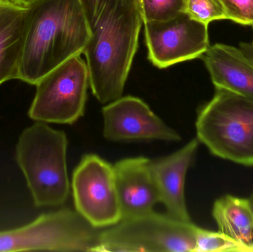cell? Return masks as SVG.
<instances>
[{
    "label": "cell",
    "instance_id": "7a4b0ae2",
    "mask_svg": "<svg viewBox=\"0 0 253 252\" xmlns=\"http://www.w3.org/2000/svg\"><path fill=\"white\" fill-rule=\"evenodd\" d=\"M90 31L80 0H40L29 8L17 79L36 85L84 52Z\"/></svg>",
    "mask_w": 253,
    "mask_h": 252
},
{
    "label": "cell",
    "instance_id": "ffe728a7",
    "mask_svg": "<svg viewBox=\"0 0 253 252\" xmlns=\"http://www.w3.org/2000/svg\"><path fill=\"white\" fill-rule=\"evenodd\" d=\"M7 1L13 3L15 5L19 6V7L29 9L40 0H7Z\"/></svg>",
    "mask_w": 253,
    "mask_h": 252
},
{
    "label": "cell",
    "instance_id": "ac0fdd59",
    "mask_svg": "<svg viewBox=\"0 0 253 252\" xmlns=\"http://www.w3.org/2000/svg\"><path fill=\"white\" fill-rule=\"evenodd\" d=\"M184 12L192 19L207 25L213 21L227 19L221 0H187Z\"/></svg>",
    "mask_w": 253,
    "mask_h": 252
},
{
    "label": "cell",
    "instance_id": "8fae6325",
    "mask_svg": "<svg viewBox=\"0 0 253 252\" xmlns=\"http://www.w3.org/2000/svg\"><path fill=\"white\" fill-rule=\"evenodd\" d=\"M114 169L122 220L153 211L160 197L150 160L126 158L117 162Z\"/></svg>",
    "mask_w": 253,
    "mask_h": 252
},
{
    "label": "cell",
    "instance_id": "44dd1931",
    "mask_svg": "<svg viewBox=\"0 0 253 252\" xmlns=\"http://www.w3.org/2000/svg\"><path fill=\"white\" fill-rule=\"evenodd\" d=\"M239 48L253 62V44L252 43L242 42Z\"/></svg>",
    "mask_w": 253,
    "mask_h": 252
},
{
    "label": "cell",
    "instance_id": "6da1fadb",
    "mask_svg": "<svg viewBox=\"0 0 253 252\" xmlns=\"http://www.w3.org/2000/svg\"><path fill=\"white\" fill-rule=\"evenodd\" d=\"M90 31L84 53L100 103L122 97L143 23L138 0H80Z\"/></svg>",
    "mask_w": 253,
    "mask_h": 252
},
{
    "label": "cell",
    "instance_id": "cb8c5ba5",
    "mask_svg": "<svg viewBox=\"0 0 253 252\" xmlns=\"http://www.w3.org/2000/svg\"></svg>",
    "mask_w": 253,
    "mask_h": 252
},
{
    "label": "cell",
    "instance_id": "30bf717a",
    "mask_svg": "<svg viewBox=\"0 0 253 252\" xmlns=\"http://www.w3.org/2000/svg\"><path fill=\"white\" fill-rule=\"evenodd\" d=\"M102 115L104 137L112 142L181 140L178 133L138 98L126 96L110 102L102 109Z\"/></svg>",
    "mask_w": 253,
    "mask_h": 252
},
{
    "label": "cell",
    "instance_id": "4fadbf2b",
    "mask_svg": "<svg viewBox=\"0 0 253 252\" xmlns=\"http://www.w3.org/2000/svg\"><path fill=\"white\" fill-rule=\"evenodd\" d=\"M202 58L216 90L253 99V62L240 48L215 44Z\"/></svg>",
    "mask_w": 253,
    "mask_h": 252
},
{
    "label": "cell",
    "instance_id": "7c38bea8",
    "mask_svg": "<svg viewBox=\"0 0 253 252\" xmlns=\"http://www.w3.org/2000/svg\"><path fill=\"white\" fill-rule=\"evenodd\" d=\"M194 139L176 152L165 158L150 161L152 173L159 191L160 202L168 215L184 222H191L186 205V175L199 148Z\"/></svg>",
    "mask_w": 253,
    "mask_h": 252
},
{
    "label": "cell",
    "instance_id": "5bb4252c",
    "mask_svg": "<svg viewBox=\"0 0 253 252\" xmlns=\"http://www.w3.org/2000/svg\"><path fill=\"white\" fill-rule=\"evenodd\" d=\"M29 9L0 0V85L18 78Z\"/></svg>",
    "mask_w": 253,
    "mask_h": 252
},
{
    "label": "cell",
    "instance_id": "2e32d148",
    "mask_svg": "<svg viewBox=\"0 0 253 252\" xmlns=\"http://www.w3.org/2000/svg\"><path fill=\"white\" fill-rule=\"evenodd\" d=\"M253 252V244H246L219 232L199 227L195 252Z\"/></svg>",
    "mask_w": 253,
    "mask_h": 252
},
{
    "label": "cell",
    "instance_id": "603a6c76",
    "mask_svg": "<svg viewBox=\"0 0 253 252\" xmlns=\"http://www.w3.org/2000/svg\"><path fill=\"white\" fill-rule=\"evenodd\" d=\"M252 44H253V43H252Z\"/></svg>",
    "mask_w": 253,
    "mask_h": 252
},
{
    "label": "cell",
    "instance_id": "3957f363",
    "mask_svg": "<svg viewBox=\"0 0 253 252\" xmlns=\"http://www.w3.org/2000/svg\"><path fill=\"white\" fill-rule=\"evenodd\" d=\"M65 132L36 121L19 136L16 159L37 207L62 205L70 192Z\"/></svg>",
    "mask_w": 253,
    "mask_h": 252
},
{
    "label": "cell",
    "instance_id": "ba28073f",
    "mask_svg": "<svg viewBox=\"0 0 253 252\" xmlns=\"http://www.w3.org/2000/svg\"><path fill=\"white\" fill-rule=\"evenodd\" d=\"M76 211L89 223L105 229L122 220L114 166L93 154L84 155L74 170Z\"/></svg>",
    "mask_w": 253,
    "mask_h": 252
},
{
    "label": "cell",
    "instance_id": "e0dca14e",
    "mask_svg": "<svg viewBox=\"0 0 253 252\" xmlns=\"http://www.w3.org/2000/svg\"><path fill=\"white\" fill-rule=\"evenodd\" d=\"M187 0H138L143 23L162 22L178 16L185 10Z\"/></svg>",
    "mask_w": 253,
    "mask_h": 252
},
{
    "label": "cell",
    "instance_id": "9a60e30c",
    "mask_svg": "<svg viewBox=\"0 0 253 252\" xmlns=\"http://www.w3.org/2000/svg\"><path fill=\"white\" fill-rule=\"evenodd\" d=\"M212 216L219 232L246 244H253V210L249 199L227 195L218 198Z\"/></svg>",
    "mask_w": 253,
    "mask_h": 252
},
{
    "label": "cell",
    "instance_id": "7402d4cb",
    "mask_svg": "<svg viewBox=\"0 0 253 252\" xmlns=\"http://www.w3.org/2000/svg\"><path fill=\"white\" fill-rule=\"evenodd\" d=\"M249 200L253 210V193L252 194V195H251V198H249Z\"/></svg>",
    "mask_w": 253,
    "mask_h": 252
},
{
    "label": "cell",
    "instance_id": "52a82bcc",
    "mask_svg": "<svg viewBox=\"0 0 253 252\" xmlns=\"http://www.w3.org/2000/svg\"><path fill=\"white\" fill-rule=\"evenodd\" d=\"M88 68L81 56L68 59L37 84L28 116L35 121L73 124L84 115Z\"/></svg>",
    "mask_w": 253,
    "mask_h": 252
},
{
    "label": "cell",
    "instance_id": "9c48e42d",
    "mask_svg": "<svg viewBox=\"0 0 253 252\" xmlns=\"http://www.w3.org/2000/svg\"><path fill=\"white\" fill-rule=\"evenodd\" d=\"M144 24L149 59L161 69L202 57L209 48L208 25L185 12L169 20Z\"/></svg>",
    "mask_w": 253,
    "mask_h": 252
},
{
    "label": "cell",
    "instance_id": "d6986e66",
    "mask_svg": "<svg viewBox=\"0 0 253 252\" xmlns=\"http://www.w3.org/2000/svg\"><path fill=\"white\" fill-rule=\"evenodd\" d=\"M227 19L242 25L253 26V0H221Z\"/></svg>",
    "mask_w": 253,
    "mask_h": 252
},
{
    "label": "cell",
    "instance_id": "277c9868",
    "mask_svg": "<svg viewBox=\"0 0 253 252\" xmlns=\"http://www.w3.org/2000/svg\"><path fill=\"white\" fill-rule=\"evenodd\" d=\"M199 142L212 155L247 167H253V99L223 90L198 114Z\"/></svg>",
    "mask_w": 253,
    "mask_h": 252
},
{
    "label": "cell",
    "instance_id": "8992f818",
    "mask_svg": "<svg viewBox=\"0 0 253 252\" xmlns=\"http://www.w3.org/2000/svg\"><path fill=\"white\" fill-rule=\"evenodd\" d=\"M199 228L151 211L102 229L96 252H194Z\"/></svg>",
    "mask_w": 253,
    "mask_h": 252
},
{
    "label": "cell",
    "instance_id": "5b68a950",
    "mask_svg": "<svg viewBox=\"0 0 253 252\" xmlns=\"http://www.w3.org/2000/svg\"><path fill=\"white\" fill-rule=\"evenodd\" d=\"M102 229L77 211L62 209L21 227L0 231V252H96Z\"/></svg>",
    "mask_w": 253,
    "mask_h": 252
}]
</instances>
